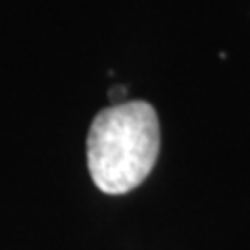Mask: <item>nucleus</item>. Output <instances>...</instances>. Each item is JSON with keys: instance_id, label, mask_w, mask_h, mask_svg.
<instances>
[{"instance_id": "1", "label": "nucleus", "mask_w": 250, "mask_h": 250, "mask_svg": "<svg viewBox=\"0 0 250 250\" xmlns=\"http://www.w3.org/2000/svg\"><path fill=\"white\" fill-rule=\"evenodd\" d=\"M159 146V117L144 100L100 111L88 134V167L94 184L104 194L131 192L150 175Z\"/></svg>"}, {"instance_id": "2", "label": "nucleus", "mask_w": 250, "mask_h": 250, "mask_svg": "<svg viewBox=\"0 0 250 250\" xmlns=\"http://www.w3.org/2000/svg\"><path fill=\"white\" fill-rule=\"evenodd\" d=\"M125 94H127V90L123 88V85H119V88H115V90H111L108 92V100H111L113 104H121V103H125Z\"/></svg>"}]
</instances>
